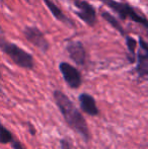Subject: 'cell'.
<instances>
[{
	"mask_svg": "<svg viewBox=\"0 0 148 149\" xmlns=\"http://www.w3.org/2000/svg\"><path fill=\"white\" fill-rule=\"evenodd\" d=\"M1 79H2V75H1V72H0V81H1Z\"/></svg>",
	"mask_w": 148,
	"mask_h": 149,
	"instance_id": "obj_18",
	"label": "cell"
},
{
	"mask_svg": "<svg viewBox=\"0 0 148 149\" xmlns=\"http://www.w3.org/2000/svg\"><path fill=\"white\" fill-rule=\"evenodd\" d=\"M26 127H28V132H30L31 135L32 136L36 135V128H35V126L33 125L31 122H28V123H26Z\"/></svg>",
	"mask_w": 148,
	"mask_h": 149,
	"instance_id": "obj_16",
	"label": "cell"
},
{
	"mask_svg": "<svg viewBox=\"0 0 148 149\" xmlns=\"http://www.w3.org/2000/svg\"><path fill=\"white\" fill-rule=\"evenodd\" d=\"M59 70L63 76L64 81L70 88L77 89L81 86L82 75L76 67L67 62H61L59 64Z\"/></svg>",
	"mask_w": 148,
	"mask_h": 149,
	"instance_id": "obj_4",
	"label": "cell"
},
{
	"mask_svg": "<svg viewBox=\"0 0 148 149\" xmlns=\"http://www.w3.org/2000/svg\"><path fill=\"white\" fill-rule=\"evenodd\" d=\"M139 44H140V47H141V50H143V51H146L148 52V47H147V44L146 42L144 41L143 39H139Z\"/></svg>",
	"mask_w": 148,
	"mask_h": 149,
	"instance_id": "obj_17",
	"label": "cell"
},
{
	"mask_svg": "<svg viewBox=\"0 0 148 149\" xmlns=\"http://www.w3.org/2000/svg\"><path fill=\"white\" fill-rule=\"evenodd\" d=\"M74 5L77 8L75 14L87 26H93L97 24V12L91 4L84 0H74Z\"/></svg>",
	"mask_w": 148,
	"mask_h": 149,
	"instance_id": "obj_5",
	"label": "cell"
},
{
	"mask_svg": "<svg viewBox=\"0 0 148 149\" xmlns=\"http://www.w3.org/2000/svg\"><path fill=\"white\" fill-rule=\"evenodd\" d=\"M136 70L139 77L145 78L148 74V52L140 50L137 55Z\"/></svg>",
	"mask_w": 148,
	"mask_h": 149,
	"instance_id": "obj_9",
	"label": "cell"
},
{
	"mask_svg": "<svg viewBox=\"0 0 148 149\" xmlns=\"http://www.w3.org/2000/svg\"><path fill=\"white\" fill-rule=\"evenodd\" d=\"M43 1L45 2L46 6H47L48 9L51 11V13L53 14V16L56 18V19L65 22V24H71V22L66 17V15L63 13V11L59 8V6L56 5L52 0H43Z\"/></svg>",
	"mask_w": 148,
	"mask_h": 149,
	"instance_id": "obj_10",
	"label": "cell"
},
{
	"mask_svg": "<svg viewBox=\"0 0 148 149\" xmlns=\"http://www.w3.org/2000/svg\"><path fill=\"white\" fill-rule=\"evenodd\" d=\"M69 57L76 65L78 66H83L86 62V52L85 48L80 42H71L68 43L66 46Z\"/></svg>",
	"mask_w": 148,
	"mask_h": 149,
	"instance_id": "obj_8",
	"label": "cell"
},
{
	"mask_svg": "<svg viewBox=\"0 0 148 149\" xmlns=\"http://www.w3.org/2000/svg\"><path fill=\"white\" fill-rule=\"evenodd\" d=\"M24 37L30 43L36 46L38 49L43 53H47L50 49V43L44 33L36 26H26L24 31Z\"/></svg>",
	"mask_w": 148,
	"mask_h": 149,
	"instance_id": "obj_6",
	"label": "cell"
},
{
	"mask_svg": "<svg viewBox=\"0 0 148 149\" xmlns=\"http://www.w3.org/2000/svg\"><path fill=\"white\" fill-rule=\"evenodd\" d=\"M79 110L81 113L90 117H97L99 115V109L97 108V100L91 94L82 92L78 96Z\"/></svg>",
	"mask_w": 148,
	"mask_h": 149,
	"instance_id": "obj_7",
	"label": "cell"
},
{
	"mask_svg": "<svg viewBox=\"0 0 148 149\" xmlns=\"http://www.w3.org/2000/svg\"><path fill=\"white\" fill-rule=\"evenodd\" d=\"M9 145L11 146L12 149H26L24 146V144H22V142H20L19 140H18L16 137H15V139H14L13 141H12L11 143L9 144Z\"/></svg>",
	"mask_w": 148,
	"mask_h": 149,
	"instance_id": "obj_15",
	"label": "cell"
},
{
	"mask_svg": "<svg viewBox=\"0 0 148 149\" xmlns=\"http://www.w3.org/2000/svg\"><path fill=\"white\" fill-rule=\"evenodd\" d=\"M101 16H103V18L106 20V22H109V24H111L113 28L116 29V31H118L121 35H123V36L125 35V31H124V29H123V26H121V24L117 20V18L115 17L114 15L110 14L109 12L103 11L101 12Z\"/></svg>",
	"mask_w": 148,
	"mask_h": 149,
	"instance_id": "obj_12",
	"label": "cell"
},
{
	"mask_svg": "<svg viewBox=\"0 0 148 149\" xmlns=\"http://www.w3.org/2000/svg\"><path fill=\"white\" fill-rule=\"evenodd\" d=\"M99 1H101L104 4L109 6V7L114 10L115 12H117L118 15L120 16L122 19L130 18L133 22H137V24H142L145 29H147L148 24H147L146 18L137 13L134 8L129 5V4L123 3V2H118V1H116V0H99Z\"/></svg>",
	"mask_w": 148,
	"mask_h": 149,
	"instance_id": "obj_3",
	"label": "cell"
},
{
	"mask_svg": "<svg viewBox=\"0 0 148 149\" xmlns=\"http://www.w3.org/2000/svg\"><path fill=\"white\" fill-rule=\"evenodd\" d=\"M60 148L61 149H73L70 141L67 138H62L60 140Z\"/></svg>",
	"mask_w": 148,
	"mask_h": 149,
	"instance_id": "obj_14",
	"label": "cell"
},
{
	"mask_svg": "<svg viewBox=\"0 0 148 149\" xmlns=\"http://www.w3.org/2000/svg\"><path fill=\"white\" fill-rule=\"evenodd\" d=\"M0 50L3 53H5L12 60V62L15 63L17 66L22 67L24 69H28V70L34 69V57L30 53L22 49L16 44L6 42L1 36H0Z\"/></svg>",
	"mask_w": 148,
	"mask_h": 149,
	"instance_id": "obj_2",
	"label": "cell"
},
{
	"mask_svg": "<svg viewBox=\"0 0 148 149\" xmlns=\"http://www.w3.org/2000/svg\"><path fill=\"white\" fill-rule=\"evenodd\" d=\"M15 139V136L12 134V132L9 129L5 127L0 121V144L7 145L10 144L13 140Z\"/></svg>",
	"mask_w": 148,
	"mask_h": 149,
	"instance_id": "obj_11",
	"label": "cell"
},
{
	"mask_svg": "<svg viewBox=\"0 0 148 149\" xmlns=\"http://www.w3.org/2000/svg\"><path fill=\"white\" fill-rule=\"evenodd\" d=\"M53 97L59 112L61 113L66 125L77 133L85 142H89L91 139V134L88 125L83 114L75 106L72 100L59 89L54 90Z\"/></svg>",
	"mask_w": 148,
	"mask_h": 149,
	"instance_id": "obj_1",
	"label": "cell"
},
{
	"mask_svg": "<svg viewBox=\"0 0 148 149\" xmlns=\"http://www.w3.org/2000/svg\"><path fill=\"white\" fill-rule=\"evenodd\" d=\"M126 45L128 47V51L130 53L131 57L129 58L131 63H134L135 62V50H136L137 47V42L135 41L133 38L131 37H126Z\"/></svg>",
	"mask_w": 148,
	"mask_h": 149,
	"instance_id": "obj_13",
	"label": "cell"
}]
</instances>
